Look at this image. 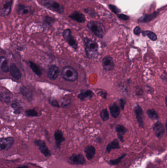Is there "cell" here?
<instances>
[{
	"label": "cell",
	"mask_w": 167,
	"mask_h": 168,
	"mask_svg": "<svg viewBox=\"0 0 167 168\" xmlns=\"http://www.w3.org/2000/svg\"><path fill=\"white\" fill-rule=\"evenodd\" d=\"M85 46L86 54L90 59H96L98 55V44L91 38H85L84 39Z\"/></svg>",
	"instance_id": "cell-1"
},
{
	"label": "cell",
	"mask_w": 167,
	"mask_h": 168,
	"mask_svg": "<svg viewBox=\"0 0 167 168\" xmlns=\"http://www.w3.org/2000/svg\"><path fill=\"white\" fill-rule=\"evenodd\" d=\"M87 26L96 37L101 38L104 37L105 28L101 23L96 21H90L87 23Z\"/></svg>",
	"instance_id": "cell-2"
},
{
	"label": "cell",
	"mask_w": 167,
	"mask_h": 168,
	"mask_svg": "<svg viewBox=\"0 0 167 168\" xmlns=\"http://www.w3.org/2000/svg\"><path fill=\"white\" fill-rule=\"evenodd\" d=\"M41 4L47 9L59 14H62L64 11L63 5L53 0H42Z\"/></svg>",
	"instance_id": "cell-3"
},
{
	"label": "cell",
	"mask_w": 167,
	"mask_h": 168,
	"mask_svg": "<svg viewBox=\"0 0 167 168\" xmlns=\"http://www.w3.org/2000/svg\"><path fill=\"white\" fill-rule=\"evenodd\" d=\"M61 76L66 81L74 82L78 78V73L73 67L66 66L63 68Z\"/></svg>",
	"instance_id": "cell-4"
},
{
	"label": "cell",
	"mask_w": 167,
	"mask_h": 168,
	"mask_svg": "<svg viewBox=\"0 0 167 168\" xmlns=\"http://www.w3.org/2000/svg\"><path fill=\"white\" fill-rule=\"evenodd\" d=\"M63 37L65 41L74 49H77L78 48V42L72 34L71 30L70 29H65L63 33Z\"/></svg>",
	"instance_id": "cell-5"
},
{
	"label": "cell",
	"mask_w": 167,
	"mask_h": 168,
	"mask_svg": "<svg viewBox=\"0 0 167 168\" xmlns=\"http://www.w3.org/2000/svg\"><path fill=\"white\" fill-rule=\"evenodd\" d=\"M13 0L6 1L2 2L0 8V15L1 16L5 17L10 14L11 11V7Z\"/></svg>",
	"instance_id": "cell-6"
},
{
	"label": "cell",
	"mask_w": 167,
	"mask_h": 168,
	"mask_svg": "<svg viewBox=\"0 0 167 168\" xmlns=\"http://www.w3.org/2000/svg\"><path fill=\"white\" fill-rule=\"evenodd\" d=\"M34 143L35 146L39 147L40 152L43 154L46 157H49L51 156V153L49 149L47 147L45 142L40 140H36L34 141Z\"/></svg>",
	"instance_id": "cell-7"
},
{
	"label": "cell",
	"mask_w": 167,
	"mask_h": 168,
	"mask_svg": "<svg viewBox=\"0 0 167 168\" xmlns=\"http://www.w3.org/2000/svg\"><path fill=\"white\" fill-rule=\"evenodd\" d=\"M13 143H14V138L13 137L2 138L0 140L1 150H9L12 147V146H13Z\"/></svg>",
	"instance_id": "cell-8"
},
{
	"label": "cell",
	"mask_w": 167,
	"mask_h": 168,
	"mask_svg": "<svg viewBox=\"0 0 167 168\" xmlns=\"http://www.w3.org/2000/svg\"><path fill=\"white\" fill-rule=\"evenodd\" d=\"M69 162L72 164L83 165L86 163V160L82 154H73L70 157Z\"/></svg>",
	"instance_id": "cell-9"
},
{
	"label": "cell",
	"mask_w": 167,
	"mask_h": 168,
	"mask_svg": "<svg viewBox=\"0 0 167 168\" xmlns=\"http://www.w3.org/2000/svg\"><path fill=\"white\" fill-rule=\"evenodd\" d=\"M34 12V8L33 7L29 5H24L23 4H18L16 8V12L20 15H29L30 13H33Z\"/></svg>",
	"instance_id": "cell-10"
},
{
	"label": "cell",
	"mask_w": 167,
	"mask_h": 168,
	"mask_svg": "<svg viewBox=\"0 0 167 168\" xmlns=\"http://www.w3.org/2000/svg\"><path fill=\"white\" fill-rule=\"evenodd\" d=\"M153 130L158 138L160 139L163 136L165 133V128L162 123L158 121L153 124Z\"/></svg>",
	"instance_id": "cell-11"
},
{
	"label": "cell",
	"mask_w": 167,
	"mask_h": 168,
	"mask_svg": "<svg viewBox=\"0 0 167 168\" xmlns=\"http://www.w3.org/2000/svg\"><path fill=\"white\" fill-rule=\"evenodd\" d=\"M102 65L104 69L108 71H112L115 67L113 60L110 56H105L103 59Z\"/></svg>",
	"instance_id": "cell-12"
},
{
	"label": "cell",
	"mask_w": 167,
	"mask_h": 168,
	"mask_svg": "<svg viewBox=\"0 0 167 168\" xmlns=\"http://www.w3.org/2000/svg\"><path fill=\"white\" fill-rule=\"evenodd\" d=\"M135 113L136 114V120L138 123L139 126L141 128L144 127L143 111L140 106L137 105L135 107Z\"/></svg>",
	"instance_id": "cell-13"
},
{
	"label": "cell",
	"mask_w": 167,
	"mask_h": 168,
	"mask_svg": "<svg viewBox=\"0 0 167 168\" xmlns=\"http://www.w3.org/2000/svg\"><path fill=\"white\" fill-rule=\"evenodd\" d=\"M69 18L79 23H84L86 21L85 16L79 11L73 12L69 16Z\"/></svg>",
	"instance_id": "cell-14"
},
{
	"label": "cell",
	"mask_w": 167,
	"mask_h": 168,
	"mask_svg": "<svg viewBox=\"0 0 167 168\" xmlns=\"http://www.w3.org/2000/svg\"><path fill=\"white\" fill-rule=\"evenodd\" d=\"M59 74V68L56 65H52L50 68L48 72V77L51 80H55L57 79Z\"/></svg>",
	"instance_id": "cell-15"
},
{
	"label": "cell",
	"mask_w": 167,
	"mask_h": 168,
	"mask_svg": "<svg viewBox=\"0 0 167 168\" xmlns=\"http://www.w3.org/2000/svg\"><path fill=\"white\" fill-rule=\"evenodd\" d=\"M9 68H10L9 69L10 74L13 78L16 80H18L21 78L22 77V74L16 65L15 64H11Z\"/></svg>",
	"instance_id": "cell-16"
},
{
	"label": "cell",
	"mask_w": 167,
	"mask_h": 168,
	"mask_svg": "<svg viewBox=\"0 0 167 168\" xmlns=\"http://www.w3.org/2000/svg\"><path fill=\"white\" fill-rule=\"evenodd\" d=\"M56 146L59 149L61 143L65 140L62 132L60 130H56L54 133Z\"/></svg>",
	"instance_id": "cell-17"
},
{
	"label": "cell",
	"mask_w": 167,
	"mask_h": 168,
	"mask_svg": "<svg viewBox=\"0 0 167 168\" xmlns=\"http://www.w3.org/2000/svg\"><path fill=\"white\" fill-rule=\"evenodd\" d=\"M86 157L88 160H90L93 158L96 154V149L92 145H88L86 147L84 150Z\"/></svg>",
	"instance_id": "cell-18"
},
{
	"label": "cell",
	"mask_w": 167,
	"mask_h": 168,
	"mask_svg": "<svg viewBox=\"0 0 167 168\" xmlns=\"http://www.w3.org/2000/svg\"><path fill=\"white\" fill-rule=\"evenodd\" d=\"M94 93L91 90H85L82 91L78 95V97L81 100L84 101L86 99H90L93 97Z\"/></svg>",
	"instance_id": "cell-19"
},
{
	"label": "cell",
	"mask_w": 167,
	"mask_h": 168,
	"mask_svg": "<svg viewBox=\"0 0 167 168\" xmlns=\"http://www.w3.org/2000/svg\"><path fill=\"white\" fill-rule=\"evenodd\" d=\"M119 142L117 139H115L108 143L106 147L105 153H110L111 150L120 149Z\"/></svg>",
	"instance_id": "cell-20"
},
{
	"label": "cell",
	"mask_w": 167,
	"mask_h": 168,
	"mask_svg": "<svg viewBox=\"0 0 167 168\" xmlns=\"http://www.w3.org/2000/svg\"><path fill=\"white\" fill-rule=\"evenodd\" d=\"M158 15L159 13L158 12H154L152 14L148 15L143 16L139 19L138 21L140 22H149V21H152L154 18H156Z\"/></svg>",
	"instance_id": "cell-21"
},
{
	"label": "cell",
	"mask_w": 167,
	"mask_h": 168,
	"mask_svg": "<svg viewBox=\"0 0 167 168\" xmlns=\"http://www.w3.org/2000/svg\"><path fill=\"white\" fill-rule=\"evenodd\" d=\"M110 114L114 118H117L119 116L120 113V110L116 103H114L109 108Z\"/></svg>",
	"instance_id": "cell-22"
},
{
	"label": "cell",
	"mask_w": 167,
	"mask_h": 168,
	"mask_svg": "<svg viewBox=\"0 0 167 168\" xmlns=\"http://www.w3.org/2000/svg\"><path fill=\"white\" fill-rule=\"evenodd\" d=\"M0 60H1V68L2 71L5 73H7L9 71L10 68H9L8 61L6 58L2 56L1 57Z\"/></svg>",
	"instance_id": "cell-23"
},
{
	"label": "cell",
	"mask_w": 167,
	"mask_h": 168,
	"mask_svg": "<svg viewBox=\"0 0 167 168\" xmlns=\"http://www.w3.org/2000/svg\"><path fill=\"white\" fill-rule=\"evenodd\" d=\"M55 19L50 17L49 16H46L44 19H43V25L46 28H49L51 27L52 26L53 23L55 22Z\"/></svg>",
	"instance_id": "cell-24"
},
{
	"label": "cell",
	"mask_w": 167,
	"mask_h": 168,
	"mask_svg": "<svg viewBox=\"0 0 167 168\" xmlns=\"http://www.w3.org/2000/svg\"><path fill=\"white\" fill-rule=\"evenodd\" d=\"M29 64H30V68H31V70L33 71L34 73H35V74L37 75L38 76H40L41 75V71L37 64L34 63L33 61H31L29 62Z\"/></svg>",
	"instance_id": "cell-25"
},
{
	"label": "cell",
	"mask_w": 167,
	"mask_h": 168,
	"mask_svg": "<svg viewBox=\"0 0 167 168\" xmlns=\"http://www.w3.org/2000/svg\"><path fill=\"white\" fill-rule=\"evenodd\" d=\"M11 106L14 110V113L15 114H19L20 113L22 108H21V104H20L18 101L16 100L13 101V102L12 103Z\"/></svg>",
	"instance_id": "cell-26"
},
{
	"label": "cell",
	"mask_w": 167,
	"mask_h": 168,
	"mask_svg": "<svg viewBox=\"0 0 167 168\" xmlns=\"http://www.w3.org/2000/svg\"><path fill=\"white\" fill-rule=\"evenodd\" d=\"M146 114L152 120H157L158 119V115L154 109L148 110V111H146Z\"/></svg>",
	"instance_id": "cell-27"
},
{
	"label": "cell",
	"mask_w": 167,
	"mask_h": 168,
	"mask_svg": "<svg viewBox=\"0 0 167 168\" xmlns=\"http://www.w3.org/2000/svg\"><path fill=\"white\" fill-rule=\"evenodd\" d=\"M20 91H21V94L26 97L27 99H31V91H29L26 87H21L20 89Z\"/></svg>",
	"instance_id": "cell-28"
},
{
	"label": "cell",
	"mask_w": 167,
	"mask_h": 168,
	"mask_svg": "<svg viewBox=\"0 0 167 168\" xmlns=\"http://www.w3.org/2000/svg\"><path fill=\"white\" fill-rule=\"evenodd\" d=\"M100 116H101V117L102 120H104V121H107L109 120V113L108 112V110L106 109H104L102 110L100 114Z\"/></svg>",
	"instance_id": "cell-29"
},
{
	"label": "cell",
	"mask_w": 167,
	"mask_h": 168,
	"mask_svg": "<svg viewBox=\"0 0 167 168\" xmlns=\"http://www.w3.org/2000/svg\"><path fill=\"white\" fill-rule=\"evenodd\" d=\"M143 34H144V35H146V36H148V38L149 39H151L152 41H156L157 40V35L153 31H148L143 32Z\"/></svg>",
	"instance_id": "cell-30"
},
{
	"label": "cell",
	"mask_w": 167,
	"mask_h": 168,
	"mask_svg": "<svg viewBox=\"0 0 167 168\" xmlns=\"http://www.w3.org/2000/svg\"><path fill=\"white\" fill-rule=\"evenodd\" d=\"M126 154H124L123 155H122V156L119 157L117 158L116 159H113V160H110L109 161V163L110 165H116L118 164L120 161H122V159H123L124 157L126 156Z\"/></svg>",
	"instance_id": "cell-31"
},
{
	"label": "cell",
	"mask_w": 167,
	"mask_h": 168,
	"mask_svg": "<svg viewBox=\"0 0 167 168\" xmlns=\"http://www.w3.org/2000/svg\"><path fill=\"white\" fill-rule=\"evenodd\" d=\"M116 131L118 134H124L127 131V129L123 125L119 124V125H117L116 127Z\"/></svg>",
	"instance_id": "cell-32"
},
{
	"label": "cell",
	"mask_w": 167,
	"mask_h": 168,
	"mask_svg": "<svg viewBox=\"0 0 167 168\" xmlns=\"http://www.w3.org/2000/svg\"><path fill=\"white\" fill-rule=\"evenodd\" d=\"M25 114L27 117H37L38 113L34 109L27 110L25 111Z\"/></svg>",
	"instance_id": "cell-33"
},
{
	"label": "cell",
	"mask_w": 167,
	"mask_h": 168,
	"mask_svg": "<svg viewBox=\"0 0 167 168\" xmlns=\"http://www.w3.org/2000/svg\"><path fill=\"white\" fill-rule=\"evenodd\" d=\"M84 12L85 13H86L87 15H89L91 16L94 17L96 16V12H95L94 10L91 8H85L84 9Z\"/></svg>",
	"instance_id": "cell-34"
},
{
	"label": "cell",
	"mask_w": 167,
	"mask_h": 168,
	"mask_svg": "<svg viewBox=\"0 0 167 168\" xmlns=\"http://www.w3.org/2000/svg\"><path fill=\"white\" fill-rule=\"evenodd\" d=\"M49 102L50 104L53 106V107H59V103H58V101H57L56 99L51 98L50 99Z\"/></svg>",
	"instance_id": "cell-35"
},
{
	"label": "cell",
	"mask_w": 167,
	"mask_h": 168,
	"mask_svg": "<svg viewBox=\"0 0 167 168\" xmlns=\"http://www.w3.org/2000/svg\"><path fill=\"white\" fill-rule=\"evenodd\" d=\"M109 8L110 10L114 13L117 14V13H119L120 12V10L117 7H116L115 5H109Z\"/></svg>",
	"instance_id": "cell-36"
},
{
	"label": "cell",
	"mask_w": 167,
	"mask_h": 168,
	"mask_svg": "<svg viewBox=\"0 0 167 168\" xmlns=\"http://www.w3.org/2000/svg\"><path fill=\"white\" fill-rule=\"evenodd\" d=\"M134 34L136 35H139L141 33L142 31L140 29V27H136L135 28L133 31Z\"/></svg>",
	"instance_id": "cell-37"
},
{
	"label": "cell",
	"mask_w": 167,
	"mask_h": 168,
	"mask_svg": "<svg viewBox=\"0 0 167 168\" xmlns=\"http://www.w3.org/2000/svg\"><path fill=\"white\" fill-rule=\"evenodd\" d=\"M120 108L122 110H123L124 109V106H125V104H126V102H125V100H124V99H120Z\"/></svg>",
	"instance_id": "cell-38"
},
{
	"label": "cell",
	"mask_w": 167,
	"mask_h": 168,
	"mask_svg": "<svg viewBox=\"0 0 167 168\" xmlns=\"http://www.w3.org/2000/svg\"><path fill=\"white\" fill-rule=\"evenodd\" d=\"M4 101L6 103H9L10 101V96L8 94H4Z\"/></svg>",
	"instance_id": "cell-39"
},
{
	"label": "cell",
	"mask_w": 167,
	"mask_h": 168,
	"mask_svg": "<svg viewBox=\"0 0 167 168\" xmlns=\"http://www.w3.org/2000/svg\"><path fill=\"white\" fill-rule=\"evenodd\" d=\"M118 17L120 19L124 20H127L129 18V17L127 15H123V14H120V15H119Z\"/></svg>",
	"instance_id": "cell-40"
},
{
	"label": "cell",
	"mask_w": 167,
	"mask_h": 168,
	"mask_svg": "<svg viewBox=\"0 0 167 168\" xmlns=\"http://www.w3.org/2000/svg\"><path fill=\"white\" fill-rule=\"evenodd\" d=\"M100 95L101 97H103L104 98H106V95H107V94L105 92H100Z\"/></svg>",
	"instance_id": "cell-41"
},
{
	"label": "cell",
	"mask_w": 167,
	"mask_h": 168,
	"mask_svg": "<svg viewBox=\"0 0 167 168\" xmlns=\"http://www.w3.org/2000/svg\"><path fill=\"white\" fill-rule=\"evenodd\" d=\"M118 137L119 139L121 142H123V136H122V134H118Z\"/></svg>",
	"instance_id": "cell-42"
},
{
	"label": "cell",
	"mask_w": 167,
	"mask_h": 168,
	"mask_svg": "<svg viewBox=\"0 0 167 168\" xmlns=\"http://www.w3.org/2000/svg\"><path fill=\"white\" fill-rule=\"evenodd\" d=\"M16 168H29V167L27 165L22 166H19V167Z\"/></svg>",
	"instance_id": "cell-43"
},
{
	"label": "cell",
	"mask_w": 167,
	"mask_h": 168,
	"mask_svg": "<svg viewBox=\"0 0 167 168\" xmlns=\"http://www.w3.org/2000/svg\"><path fill=\"white\" fill-rule=\"evenodd\" d=\"M165 103H166V106H167V96L166 97V100H165Z\"/></svg>",
	"instance_id": "cell-44"
},
{
	"label": "cell",
	"mask_w": 167,
	"mask_h": 168,
	"mask_svg": "<svg viewBox=\"0 0 167 168\" xmlns=\"http://www.w3.org/2000/svg\"><path fill=\"white\" fill-rule=\"evenodd\" d=\"M166 132H167V122L166 123Z\"/></svg>",
	"instance_id": "cell-45"
}]
</instances>
